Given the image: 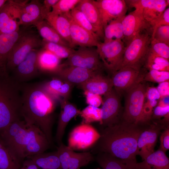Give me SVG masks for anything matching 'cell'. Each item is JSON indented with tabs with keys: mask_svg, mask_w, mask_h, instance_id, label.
<instances>
[{
	"mask_svg": "<svg viewBox=\"0 0 169 169\" xmlns=\"http://www.w3.org/2000/svg\"><path fill=\"white\" fill-rule=\"evenodd\" d=\"M81 0H59L54 6L51 12L57 15H65L70 13Z\"/></svg>",
	"mask_w": 169,
	"mask_h": 169,
	"instance_id": "ab89813d",
	"label": "cell"
},
{
	"mask_svg": "<svg viewBox=\"0 0 169 169\" xmlns=\"http://www.w3.org/2000/svg\"><path fill=\"white\" fill-rule=\"evenodd\" d=\"M100 136V133L92 126L82 123L70 132L68 146L73 151L87 149L95 144Z\"/></svg>",
	"mask_w": 169,
	"mask_h": 169,
	"instance_id": "30bf717a",
	"label": "cell"
},
{
	"mask_svg": "<svg viewBox=\"0 0 169 169\" xmlns=\"http://www.w3.org/2000/svg\"><path fill=\"white\" fill-rule=\"evenodd\" d=\"M28 133L25 148L26 158L44 153L50 143L46 136L38 126L27 125Z\"/></svg>",
	"mask_w": 169,
	"mask_h": 169,
	"instance_id": "2e32d148",
	"label": "cell"
},
{
	"mask_svg": "<svg viewBox=\"0 0 169 169\" xmlns=\"http://www.w3.org/2000/svg\"><path fill=\"white\" fill-rule=\"evenodd\" d=\"M95 160L90 152L77 153L72 151L69 162V169H80Z\"/></svg>",
	"mask_w": 169,
	"mask_h": 169,
	"instance_id": "8d00e7d4",
	"label": "cell"
},
{
	"mask_svg": "<svg viewBox=\"0 0 169 169\" xmlns=\"http://www.w3.org/2000/svg\"></svg>",
	"mask_w": 169,
	"mask_h": 169,
	"instance_id": "6f0895ef",
	"label": "cell"
},
{
	"mask_svg": "<svg viewBox=\"0 0 169 169\" xmlns=\"http://www.w3.org/2000/svg\"><path fill=\"white\" fill-rule=\"evenodd\" d=\"M169 98L167 96L161 98L157 105L162 107L169 106Z\"/></svg>",
	"mask_w": 169,
	"mask_h": 169,
	"instance_id": "11a10c76",
	"label": "cell"
},
{
	"mask_svg": "<svg viewBox=\"0 0 169 169\" xmlns=\"http://www.w3.org/2000/svg\"><path fill=\"white\" fill-rule=\"evenodd\" d=\"M7 1V0H0V10L3 6Z\"/></svg>",
	"mask_w": 169,
	"mask_h": 169,
	"instance_id": "9f6ffc18",
	"label": "cell"
},
{
	"mask_svg": "<svg viewBox=\"0 0 169 169\" xmlns=\"http://www.w3.org/2000/svg\"><path fill=\"white\" fill-rule=\"evenodd\" d=\"M160 146L159 149L165 152L169 149V127L168 126L161 133Z\"/></svg>",
	"mask_w": 169,
	"mask_h": 169,
	"instance_id": "c3c4849f",
	"label": "cell"
},
{
	"mask_svg": "<svg viewBox=\"0 0 169 169\" xmlns=\"http://www.w3.org/2000/svg\"><path fill=\"white\" fill-rule=\"evenodd\" d=\"M156 89L160 95L161 98L169 95V81L159 83Z\"/></svg>",
	"mask_w": 169,
	"mask_h": 169,
	"instance_id": "f5cc1de1",
	"label": "cell"
},
{
	"mask_svg": "<svg viewBox=\"0 0 169 169\" xmlns=\"http://www.w3.org/2000/svg\"><path fill=\"white\" fill-rule=\"evenodd\" d=\"M23 33L20 30L9 33H0V76L8 74L7 64L9 55L13 46Z\"/></svg>",
	"mask_w": 169,
	"mask_h": 169,
	"instance_id": "484cf974",
	"label": "cell"
},
{
	"mask_svg": "<svg viewBox=\"0 0 169 169\" xmlns=\"http://www.w3.org/2000/svg\"><path fill=\"white\" fill-rule=\"evenodd\" d=\"M147 125L122 120L104 127L100 133V138L91 147V153H106L121 159L136 161L138 140Z\"/></svg>",
	"mask_w": 169,
	"mask_h": 169,
	"instance_id": "7a4b0ae2",
	"label": "cell"
},
{
	"mask_svg": "<svg viewBox=\"0 0 169 169\" xmlns=\"http://www.w3.org/2000/svg\"><path fill=\"white\" fill-rule=\"evenodd\" d=\"M76 7L84 14L100 39L103 40L104 28L100 12L95 0H81Z\"/></svg>",
	"mask_w": 169,
	"mask_h": 169,
	"instance_id": "7402d4cb",
	"label": "cell"
},
{
	"mask_svg": "<svg viewBox=\"0 0 169 169\" xmlns=\"http://www.w3.org/2000/svg\"><path fill=\"white\" fill-rule=\"evenodd\" d=\"M45 90L55 99L60 97L67 99L69 96L73 85L60 79L55 78L43 84Z\"/></svg>",
	"mask_w": 169,
	"mask_h": 169,
	"instance_id": "f546056e",
	"label": "cell"
},
{
	"mask_svg": "<svg viewBox=\"0 0 169 169\" xmlns=\"http://www.w3.org/2000/svg\"><path fill=\"white\" fill-rule=\"evenodd\" d=\"M61 59L52 53L43 49L39 50L38 57L39 72L54 74L58 69Z\"/></svg>",
	"mask_w": 169,
	"mask_h": 169,
	"instance_id": "4dcf8cb0",
	"label": "cell"
},
{
	"mask_svg": "<svg viewBox=\"0 0 169 169\" xmlns=\"http://www.w3.org/2000/svg\"><path fill=\"white\" fill-rule=\"evenodd\" d=\"M70 14L72 19L77 24L93 33L96 34L95 30L86 17L76 7L71 11Z\"/></svg>",
	"mask_w": 169,
	"mask_h": 169,
	"instance_id": "60d3db41",
	"label": "cell"
},
{
	"mask_svg": "<svg viewBox=\"0 0 169 169\" xmlns=\"http://www.w3.org/2000/svg\"><path fill=\"white\" fill-rule=\"evenodd\" d=\"M125 46L120 40L107 42H100L96 47L100 59L105 69L113 74L122 66Z\"/></svg>",
	"mask_w": 169,
	"mask_h": 169,
	"instance_id": "52a82bcc",
	"label": "cell"
},
{
	"mask_svg": "<svg viewBox=\"0 0 169 169\" xmlns=\"http://www.w3.org/2000/svg\"><path fill=\"white\" fill-rule=\"evenodd\" d=\"M152 29L151 38L154 36L157 28L163 25H169V8L166 9L163 13L157 18L149 23Z\"/></svg>",
	"mask_w": 169,
	"mask_h": 169,
	"instance_id": "f6af8a7d",
	"label": "cell"
},
{
	"mask_svg": "<svg viewBox=\"0 0 169 169\" xmlns=\"http://www.w3.org/2000/svg\"><path fill=\"white\" fill-rule=\"evenodd\" d=\"M72 151L63 143L59 146L57 151L62 169H69V159Z\"/></svg>",
	"mask_w": 169,
	"mask_h": 169,
	"instance_id": "ee69618b",
	"label": "cell"
},
{
	"mask_svg": "<svg viewBox=\"0 0 169 169\" xmlns=\"http://www.w3.org/2000/svg\"><path fill=\"white\" fill-rule=\"evenodd\" d=\"M94 157L103 169H137L136 161L121 159L108 153L99 152Z\"/></svg>",
	"mask_w": 169,
	"mask_h": 169,
	"instance_id": "83f0119b",
	"label": "cell"
},
{
	"mask_svg": "<svg viewBox=\"0 0 169 169\" xmlns=\"http://www.w3.org/2000/svg\"><path fill=\"white\" fill-rule=\"evenodd\" d=\"M44 20L42 11V4L38 0L26 1L22 5L20 13L21 25H34Z\"/></svg>",
	"mask_w": 169,
	"mask_h": 169,
	"instance_id": "d4e9b609",
	"label": "cell"
},
{
	"mask_svg": "<svg viewBox=\"0 0 169 169\" xmlns=\"http://www.w3.org/2000/svg\"><path fill=\"white\" fill-rule=\"evenodd\" d=\"M61 111L58 120L55 139L58 146L62 143L66 127L70 120L79 115L80 111L67 99H60Z\"/></svg>",
	"mask_w": 169,
	"mask_h": 169,
	"instance_id": "cb8c5ba5",
	"label": "cell"
},
{
	"mask_svg": "<svg viewBox=\"0 0 169 169\" xmlns=\"http://www.w3.org/2000/svg\"><path fill=\"white\" fill-rule=\"evenodd\" d=\"M168 115H169V106L162 107L157 105L154 109L151 120L160 119Z\"/></svg>",
	"mask_w": 169,
	"mask_h": 169,
	"instance_id": "681fc988",
	"label": "cell"
},
{
	"mask_svg": "<svg viewBox=\"0 0 169 169\" xmlns=\"http://www.w3.org/2000/svg\"><path fill=\"white\" fill-rule=\"evenodd\" d=\"M102 105L100 125L105 127L119 123L121 113L120 96L113 88L104 95Z\"/></svg>",
	"mask_w": 169,
	"mask_h": 169,
	"instance_id": "5bb4252c",
	"label": "cell"
},
{
	"mask_svg": "<svg viewBox=\"0 0 169 169\" xmlns=\"http://www.w3.org/2000/svg\"><path fill=\"white\" fill-rule=\"evenodd\" d=\"M125 16L111 21L105 26L104 28L103 42H107L113 40L123 41L124 36L122 22Z\"/></svg>",
	"mask_w": 169,
	"mask_h": 169,
	"instance_id": "e575fe53",
	"label": "cell"
},
{
	"mask_svg": "<svg viewBox=\"0 0 169 169\" xmlns=\"http://www.w3.org/2000/svg\"><path fill=\"white\" fill-rule=\"evenodd\" d=\"M156 41L169 45V25H163L158 28L151 39Z\"/></svg>",
	"mask_w": 169,
	"mask_h": 169,
	"instance_id": "bcb514c9",
	"label": "cell"
},
{
	"mask_svg": "<svg viewBox=\"0 0 169 169\" xmlns=\"http://www.w3.org/2000/svg\"><path fill=\"white\" fill-rule=\"evenodd\" d=\"M31 159L29 158L24 160L20 169H40Z\"/></svg>",
	"mask_w": 169,
	"mask_h": 169,
	"instance_id": "db71d44e",
	"label": "cell"
},
{
	"mask_svg": "<svg viewBox=\"0 0 169 169\" xmlns=\"http://www.w3.org/2000/svg\"><path fill=\"white\" fill-rule=\"evenodd\" d=\"M28 126L25 121L16 120L0 132V137L10 151L23 161L25 158V148Z\"/></svg>",
	"mask_w": 169,
	"mask_h": 169,
	"instance_id": "5b68a950",
	"label": "cell"
},
{
	"mask_svg": "<svg viewBox=\"0 0 169 169\" xmlns=\"http://www.w3.org/2000/svg\"><path fill=\"white\" fill-rule=\"evenodd\" d=\"M151 40V36L147 33L141 32L136 35L125 47L122 67L141 69L150 50Z\"/></svg>",
	"mask_w": 169,
	"mask_h": 169,
	"instance_id": "8992f818",
	"label": "cell"
},
{
	"mask_svg": "<svg viewBox=\"0 0 169 169\" xmlns=\"http://www.w3.org/2000/svg\"><path fill=\"white\" fill-rule=\"evenodd\" d=\"M99 10L103 28L111 20L125 15L127 6L124 0L95 1Z\"/></svg>",
	"mask_w": 169,
	"mask_h": 169,
	"instance_id": "e0dca14e",
	"label": "cell"
},
{
	"mask_svg": "<svg viewBox=\"0 0 169 169\" xmlns=\"http://www.w3.org/2000/svg\"><path fill=\"white\" fill-rule=\"evenodd\" d=\"M28 158L41 169H62L57 151L43 153Z\"/></svg>",
	"mask_w": 169,
	"mask_h": 169,
	"instance_id": "d6a6232c",
	"label": "cell"
},
{
	"mask_svg": "<svg viewBox=\"0 0 169 169\" xmlns=\"http://www.w3.org/2000/svg\"><path fill=\"white\" fill-rule=\"evenodd\" d=\"M21 84L9 74L0 76V132L22 117Z\"/></svg>",
	"mask_w": 169,
	"mask_h": 169,
	"instance_id": "3957f363",
	"label": "cell"
},
{
	"mask_svg": "<svg viewBox=\"0 0 169 169\" xmlns=\"http://www.w3.org/2000/svg\"><path fill=\"white\" fill-rule=\"evenodd\" d=\"M21 91L22 117L27 125L39 127L51 144L55 99L47 92L42 84L22 83Z\"/></svg>",
	"mask_w": 169,
	"mask_h": 169,
	"instance_id": "6da1fadb",
	"label": "cell"
},
{
	"mask_svg": "<svg viewBox=\"0 0 169 169\" xmlns=\"http://www.w3.org/2000/svg\"><path fill=\"white\" fill-rule=\"evenodd\" d=\"M102 71H97L78 86L84 91H88L100 95L108 93L113 88L111 78L104 75Z\"/></svg>",
	"mask_w": 169,
	"mask_h": 169,
	"instance_id": "603a6c76",
	"label": "cell"
},
{
	"mask_svg": "<svg viewBox=\"0 0 169 169\" xmlns=\"http://www.w3.org/2000/svg\"><path fill=\"white\" fill-rule=\"evenodd\" d=\"M26 1L7 0L0 10V33H9L19 30L20 11Z\"/></svg>",
	"mask_w": 169,
	"mask_h": 169,
	"instance_id": "4fadbf2b",
	"label": "cell"
},
{
	"mask_svg": "<svg viewBox=\"0 0 169 169\" xmlns=\"http://www.w3.org/2000/svg\"><path fill=\"white\" fill-rule=\"evenodd\" d=\"M144 66L149 70L169 71V60L156 55L150 49Z\"/></svg>",
	"mask_w": 169,
	"mask_h": 169,
	"instance_id": "d590c367",
	"label": "cell"
},
{
	"mask_svg": "<svg viewBox=\"0 0 169 169\" xmlns=\"http://www.w3.org/2000/svg\"><path fill=\"white\" fill-rule=\"evenodd\" d=\"M97 71L74 66L65 65L62 64L54 74L59 78L72 85L78 86L95 74Z\"/></svg>",
	"mask_w": 169,
	"mask_h": 169,
	"instance_id": "44dd1931",
	"label": "cell"
},
{
	"mask_svg": "<svg viewBox=\"0 0 169 169\" xmlns=\"http://www.w3.org/2000/svg\"><path fill=\"white\" fill-rule=\"evenodd\" d=\"M67 14L70 23V36L73 47L77 46L81 47H96L101 42L98 36L75 23L71 18L70 13Z\"/></svg>",
	"mask_w": 169,
	"mask_h": 169,
	"instance_id": "ffe728a7",
	"label": "cell"
},
{
	"mask_svg": "<svg viewBox=\"0 0 169 169\" xmlns=\"http://www.w3.org/2000/svg\"><path fill=\"white\" fill-rule=\"evenodd\" d=\"M137 169H169V159L166 153L159 149L141 162L137 163Z\"/></svg>",
	"mask_w": 169,
	"mask_h": 169,
	"instance_id": "f1b7e54d",
	"label": "cell"
},
{
	"mask_svg": "<svg viewBox=\"0 0 169 169\" xmlns=\"http://www.w3.org/2000/svg\"><path fill=\"white\" fill-rule=\"evenodd\" d=\"M83 120V123L89 124L95 122L101 123V109L88 105L81 111L79 114Z\"/></svg>",
	"mask_w": 169,
	"mask_h": 169,
	"instance_id": "f35d334b",
	"label": "cell"
},
{
	"mask_svg": "<svg viewBox=\"0 0 169 169\" xmlns=\"http://www.w3.org/2000/svg\"><path fill=\"white\" fill-rule=\"evenodd\" d=\"M122 23L124 36L122 41L125 44V47L136 35L150 26L144 19L142 11L138 9L125 15Z\"/></svg>",
	"mask_w": 169,
	"mask_h": 169,
	"instance_id": "9a60e30c",
	"label": "cell"
},
{
	"mask_svg": "<svg viewBox=\"0 0 169 169\" xmlns=\"http://www.w3.org/2000/svg\"><path fill=\"white\" fill-rule=\"evenodd\" d=\"M146 72L143 80L158 83L169 81V71H161L153 69L149 70Z\"/></svg>",
	"mask_w": 169,
	"mask_h": 169,
	"instance_id": "b9f144b4",
	"label": "cell"
},
{
	"mask_svg": "<svg viewBox=\"0 0 169 169\" xmlns=\"http://www.w3.org/2000/svg\"><path fill=\"white\" fill-rule=\"evenodd\" d=\"M150 49L156 55L169 60V45L153 39L151 40Z\"/></svg>",
	"mask_w": 169,
	"mask_h": 169,
	"instance_id": "7bdbcfd3",
	"label": "cell"
},
{
	"mask_svg": "<svg viewBox=\"0 0 169 169\" xmlns=\"http://www.w3.org/2000/svg\"><path fill=\"white\" fill-rule=\"evenodd\" d=\"M146 98L147 100H159L160 95L156 89L154 87H147L146 94Z\"/></svg>",
	"mask_w": 169,
	"mask_h": 169,
	"instance_id": "816d5d0a",
	"label": "cell"
},
{
	"mask_svg": "<svg viewBox=\"0 0 169 169\" xmlns=\"http://www.w3.org/2000/svg\"><path fill=\"white\" fill-rule=\"evenodd\" d=\"M144 81L129 90L126 94L122 120L132 124L144 125L143 122V109L145 101L147 87Z\"/></svg>",
	"mask_w": 169,
	"mask_h": 169,
	"instance_id": "277c9868",
	"label": "cell"
},
{
	"mask_svg": "<svg viewBox=\"0 0 169 169\" xmlns=\"http://www.w3.org/2000/svg\"><path fill=\"white\" fill-rule=\"evenodd\" d=\"M84 94L89 105L98 107L102 104L103 100L100 95L86 91H84Z\"/></svg>",
	"mask_w": 169,
	"mask_h": 169,
	"instance_id": "7dc6e473",
	"label": "cell"
},
{
	"mask_svg": "<svg viewBox=\"0 0 169 169\" xmlns=\"http://www.w3.org/2000/svg\"><path fill=\"white\" fill-rule=\"evenodd\" d=\"M146 72L143 69L124 66L112 74L114 89L120 96L137 84L143 81Z\"/></svg>",
	"mask_w": 169,
	"mask_h": 169,
	"instance_id": "8fae6325",
	"label": "cell"
},
{
	"mask_svg": "<svg viewBox=\"0 0 169 169\" xmlns=\"http://www.w3.org/2000/svg\"><path fill=\"white\" fill-rule=\"evenodd\" d=\"M23 161L10 151L0 137V169H20Z\"/></svg>",
	"mask_w": 169,
	"mask_h": 169,
	"instance_id": "836d02e7",
	"label": "cell"
},
{
	"mask_svg": "<svg viewBox=\"0 0 169 169\" xmlns=\"http://www.w3.org/2000/svg\"><path fill=\"white\" fill-rule=\"evenodd\" d=\"M78 67L94 71L105 69L96 48L79 47L62 64Z\"/></svg>",
	"mask_w": 169,
	"mask_h": 169,
	"instance_id": "9c48e42d",
	"label": "cell"
},
{
	"mask_svg": "<svg viewBox=\"0 0 169 169\" xmlns=\"http://www.w3.org/2000/svg\"><path fill=\"white\" fill-rule=\"evenodd\" d=\"M43 49L52 53L60 59H67L74 52V49L70 47L49 42L43 39Z\"/></svg>",
	"mask_w": 169,
	"mask_h": 169,
	"instance_id": "74e56055",
	"label": "cell"
},
{
	"mask_svg": "<svg viewBox=\"0 0 169 169\" xmlns=\"http://www.w3.org/2000/svg\"><path fill=\"white\" fill-rule=\"evenodd\" d=\"M59 0H44L42 4V11L43 15L44 18L46 15L52 10L53 7Z\"/></svg>",
	"mask_w": 169,
	"mask_h": 169,
	"instance_id": "f907efd6",
	"label": "cell"
},
{
	"mask_svg": "<svg viewBox=\"0 0 169 169\" xmlns=\"http://www.w3.org/2000/svg\"><path fill=\"white\" fill-rule=\"evenodd\" d=\"M126 5L141 10L143 17L149 23L159 18L167 6L165 0H125Z\"/></svg>",
	"mask_w": 169,
	"mask_h": 169,
	"instance_id": "d6986e66",
	"label": "cell"
},
{
	"mask_svg": "<svg viewBox=\"0 0 169 169\" xmlns=\"http://www.w3.org/2000/svg\"><path fill=\"white\" fill-rule=\"evenodd\" d=\"M67 14L57 15L51 11L45 17L44 20L73 49L70 36V23Z\"/></svg>",
	"mask_w": 169,
	"mask_h": 169,
	"instance_id": "4316f807",
	"label": "cell"
},
{
	"mask_svg": "<svg viewBox=\"0 0 169 169\" xmlns=\"http://www.w3.org/2000/svg\"><path fill=\"white\" fill-rule=\"evenodd\" d=\"M169 125L160 121L151 122L147 125L140 134L137 141V155H139L143 160L154 152L159 136L162 130Z\"/></svg>",
	"mask_w": 169,
	"mask_h": 169,
	"instance_id": "7c38bea8",
	"label": "cell"
},
{
	"mask_svg": "<svg viewBox=\"0 0 169 169\" xmlns=\"http://www.w3.org/2000/svg\"><path fill=\"white\" fill-rule=\"evenodd\" d=\"M39 50H32L25 59L13 70L12 77L17 82L24 83L36 77L39 73L37 59Z\"/></svg>",
	"mask_w": 169,
	"mask_h": 169,
	"instance_id": "ac0fdd59",
	"label": "cell"
},
{
	"mask_svg": "<svg viewBox=\"0 0 169 169\" xmlns=\"http://www.w3.org/2000/svg\"><path fill=\"white\" fill-rule=\"evenodd\" d=\"M38 35L31 32L23 33L12 49L8 58L7 69L13 70L31 51L42 46Z\"/></svg>",
	"mask_w": 169,
	"mask_h": 169,
	"instance_id": "ba28073f",
	"label": "cell"
},
{
	"mask_svg": "<svg viewBox=\"0 0 169 169\" xmlns=\"http://www.w3.org/2000/svg\"><path fill=\"white\" fill-rule=\"evenodd\" d=\"M34 26L43 40L70 47L69 44L45 20L37 23Z\"/></svg>",
	"mask_w": 169,
	"mask_h": 169,
	"instance_id": "1f68e13d",
	"label": "cell"
}]
</instances>
